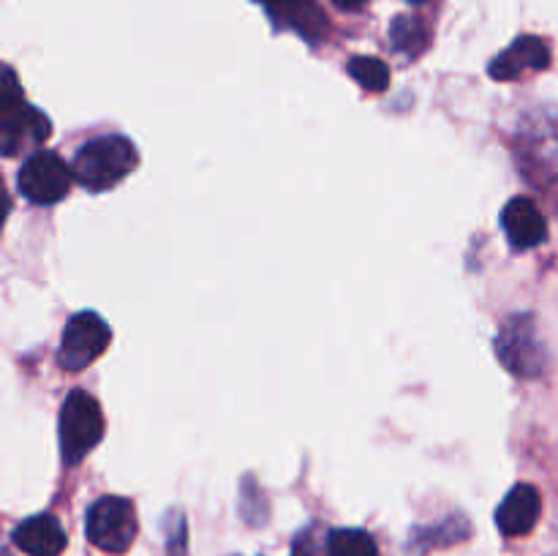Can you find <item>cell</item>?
<instances>
[{
  "label": "cell",
  "mask_w": 558,
  "mask_h": 556,
  "mask_svg": "<svg viewBox=\"0 0 558 556\" xmlns=\"http://www.w3.org/2000/svg\"><path fill=\"white\" fill-rule=\"evenodd\" d=\"M292 556H332L330 554V532L322 527H308L294 537Z\"/></svg>",
  "instance_id": "16"
},
{
  "label": "cell",
  "mask_w": 558,
  "mask_h": 556,
  "mask_svg": "<svg viewBox=\"0 0 558 556\" xmlns=\"http://www.w3.org/2000/svg\"><path fill=\"white\" fill-rule=\"evenodd\" d=\"M539 512H543V496H539V491L529 483H518L505 496L499 510H496V527L507 537H521V534H529L537 527Z\"/></svg>",
  "instance_id": "10"
},
{
  "label": "cell",
  "mask_w": 558,
  "mask_h": 556,
  "mask_svg": "<svg viewBox=\"0 0 558 556\" xmlns=\"http://www.w3.org/2000/svg\"><path fill=\"white\" fill-rule=\"evenodd\" d=\"M347 71L352 74V80L357 82L363 90L381 93L390 87V69H387L385 60L379 58H371V55H354V58L349 60Z\"/></svg>",
  "instance_id": "14"
},
{
  "label": "cell",
  "mask_w": 558,
  "mask_h": 556,
  "mask_svg": "<svg viewBox=\"0 0 558 556\" xmlns=\"http://www.w3.org/2000/svg\"><path fill=\"white\" fill-rule=\"evenodd\" d=\"M409 3H414V5H417V3H425V0H409Z\"/></svg>",
  "instance_id": "18"
},
{
  "label": "cell",
  "mask_w": 558,
  "mask_h": 556,
  "mask_svg": "<svg viewBox=\"0 0 558 556\" xmlns=\"http://www.w3.org/2000/svg\"><path fill=\"white\" fill-rule=\"evenodd\" d=\"M140 164L134 142L120 134H107L80 147L74 158L76 183L87 191H107L129 178Z\"/></svg>",
  "instance_id": "2"
},
{
  "label": "cell",
  "mask_w": 558,
  "mask_h": 556,
  "mask_svg": "<svg viewBox=\"0 0 558 556\" xmlns=\"http://www.w3.org/2000/svg\"><path fill=\"white\" fill-rule=\"evenodd\" d=\"M390 44L392 49H398L401 55L417 58V55L428 47V27H425L417 16H396L390 25Z\"/></svg>",
  "instance_id": "13"
},
{
  "label": "cell",
  "mask_w": 558,
  "mask_h": 556,
  "mask_svg": "<svg viewBox=\"0 0 558 556\" xmlns=\"http://www.w3.org/2000/svg\"><path fill=\"white\" fill-rule=\"evenodd\" d=\"M332 556H379L376 540L365 529H332L330 532Z\"/></svg>",
  "instance_id": "15"
},
{
  "label": "cell",
  "mask_w": 558,
  "mask_h": 556,
  "mask_svg": "<svg viewBox=\"0 0 558 556\" xmlns=\"http://www.w3.org/2000/svg\"><path fill=\"white\" fill-rule=\"evenodd\" d=\"M501 227H505L512 249L521 251L537 249L548 238V221H545L537 202L529 200V196H515V200L507 202L505 210H501Z\"/></svg>",
  "instance_id": "9"
},
{
  "label": "cell",
  "mask_w": 558,
  "mask_h": 556,
  "mask_svg": "<svg viewBox=\"0 0 558 556\" xmlns=\"http://www.w3.org/2000/svg\"><path fill=\"white\" fill-rule=\"evenodd\" d=\"M109 341H112V330L107 322L96 314V311H82L74 314L63 327V338H60L58 363L65 371H82L101 358L107 352Z\"/></svg>",
  "instance_id": "6"
},
{
  "label": "cell",
  "mask_w": 558,
  "mask_h": 556,
  "mask_svg": "<svg viewBox=\"0 0 558 556\" xmlns=\"http://www.w3.org/2000/svg\"><path fill=\"white\" fill-rule=\"evenodd\" d=\"M85 532L96 548L123 554L136 540V510L123 496H101L85 518Z\"/></svg>",
  "instance_id": "4"
},
{
  "label": "cell",
  "mask_w": 558,
  "mask_h": 556,
  "mask_svg": "<svg viewBox=\"0 0 558 556\" xmlns=\"http://www.w3.org/2000/svg\"><path fill=\"white\" fill-rule=\"evenodd\" d=\"M58 431L60 456L74 467L104 439V414L96 398L85 390H71L60 407Z\"/></svg>",
  "instance_id": "3"
},
{
  "label": "cell",
  "mask_w": 558,
  "mask_h": 556,
  "mask_svg": "<svg viewBox=\"0 0 558 556\" xmlns=\"http://www.w3.org/2000/svg\"><path fill=\"white\" fill-rule=\"evenodd\" d=\"M496 352L505 360L507 368L518 376H537L545 368V354L543 341L534 333L532 316H515L507 322L505 330L496 338Z\"/></svg>",
  "instance_id": "7"
},
{
  "label": "cell",
  "mask_w": 558,
  "mask_h": 556,
  "mask_svg": "<svg viewBox=\"0 0 558 556\" xmlns=\"http://www.w3.org/2000/svg\"><path fill=\"white\" fill-rule=\"evenodd\" d=\"M71 180H74V167H69L52 150H36L16 174L20 194L33 205H54V202L65 200Z\"/></svg>",
  "instance_id": "5"
},
{
  "label": "cell",
  "mask_w": 558,
  "mask_h": 556,
  "mask_svg": "<svg viewBox=\"0 0 558 556\" xmlns=\"http://www.w3.org/2000/svg\"><path fill=\"white\" fill-rule=\"evenodd\" d=\"M341 11H360L365 5V0H332Z\"/></svg>",
  "instance_id": "17"
},
{
  "label": "cell",
  "mask_w": 558,
  "mask_h": 556,
  "mask_svg": "<svg viewBox=\"0 0 558 556\" xmlns=\"http://www.w3.org/2000/svg\"><path fill=\"white\" fill-rule=\"evenodd\" d=\"M550 65V47L539 36H518L510 47L490 60L488 74L499 82H515L523 74Z\"/></svg>",
  "instance_id": "8"
},
{
  "label": "cell",
  "mask_w": 558,
  "mask_h": 556,
  "mask_svg": "<svg viewBox=\"0 0 558 556\" xmlns=\"http://www.w3.org/2000/svg\"><path fill=\"white\" fill-rule=\"evenodd\" d=\"M5 80L0 85V150L3 156H20V153L41 147L52 134L49 118L25 101V93L16 85L14 69L5 65Z\"/></svg>",
  "instance_id": "1"
},
{
  "label": "cell",
  "mask_w": 558,
  "mask_h": 556,
  "mask_svg": "<svg viewBox=\"0 0 558 556\" xmlns=\"http://www.w3.org/2000/svg\"><path fill=\"white\" fill-rule=\"evenodd\" d=\"M262 5L278 25L292 27L300 36L316 38L325 33V16L316 0H262Z\"/></svg>",
  "instance_id": "12"
},
{
  "label": "cell",
  "mask_w": 558,
  "mask_h": 556,
  "mask_svg": "<svg viewBox=\"0 0 558 556\" xmlns=\"http://www.w3.org/2000/svg\"><path fill=\"white\" fill-rule=\"evenodd\" d=\"M14 545L31 556H58L65 548V532L49 512H38L14 529Z\"/></svg>",
  "instance_id": "11"
}]
</instances>
